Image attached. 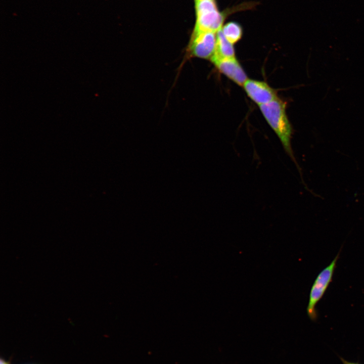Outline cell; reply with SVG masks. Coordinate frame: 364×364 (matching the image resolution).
Returning a JSON list of instances; mask_svg holds the SVG:
<instances>
[{
  "instance_id": "obj_5",
  "label": "cell",
  "mask_w": 364,
  "mask_h": 364,
  "mask_svg": "<svg viewBox=\"0 0 364 364\" xmlns=\"http://www.w3.org/2000/svg\"><path fill=\"white\" fill-rule=\"evenodd\" d=\"M243 87L247 96L258 106L268 103L278 98L277 90L265 81L248 79Z\"/></svg>"
},
{
  "instance_id": "obj_8",
  "label": "cell",
  "mask_w": 364,
  "mask_h": 364,
  "mask_svg": "<svg viewBox=\"0 0 364 364\" xmlns=\"http://www.w3.org/2000/svg\"><path fill=\"white\" fill-rule=\"evenodd\" d=\"M221 30L226 39L233 44L241 38L243 34L241 26L235 22H230L222 26Z\"/></svg>"
},
{
  "instance_id": "obj_7",
  "label": "cell",
  "mask_w": 364,
  "mask_h": 364,
  "mask_svg": "<svg viewBox=\"0 0 364 364\" xmlns=\"http://www.w3.org/2000/svg\"><path fill=\"white\" fill-rule=\"evenodd\" d=\"M235 57L234 44L229 41L223 34L221 29L216 32V51L214 56L210 60L215 59Z\"/></svg>"
},
{
  "instance_id": "obj_9",
  "label": "cell",
  "mask_w": 364,
  "mask_h": 364,
  "mask_svg": "<svg viewBox=\"0 0 364 364\" xmlns=\"http://www.w3.org/2000/svg\"><path fill=\"white\" fill-rule=\"evenodd\" d=\"M340 359H341V361L342 362L343 364H361L359 362H350L346 360L345 359L342 358L341 357H340Z\"/></svg>"
},
{
  "instance_id": "obj_3",
  "label": "cell",
  "mask_w": 364,
  "mask_h": 364,
  "mask_svg": "<svg viewBox=\"0 0 364 364\" xmlns=\"http://www.w3.org/2000/svg\"><path fill=\"white\" fill-rule=\"evenodd\" d=\"M339 256V253L337 254L330 264L318 274L311 286L307 306V314L312 321H315L317 318L316 305L322 298L332 281Z\"/></svg>"
},
{
  "instance_id": "obj_1",
  "label": "cell",
  "mask_w": 364,
  "mask_h": 364,
  "mask_svg": "<svg viewBox=\"0 0 364 364\" xmlns=\"http://www.w3.org/2000/svg\"><path fill=\"white\" fill-rule=\"evenodd\" d=\"M269 125L280 140L288 155L295 161L291 140L292 127L286 113V103L280 98L259 106Z\"/></svg>"
},
{
  "instance_id": "obj_2",
  "label": "cell",
  "mask_w": 364,
  "mask_h": 364,
  "mask_svg": "<svg viewBox=\"0 0 364 364\" xmlns=\"http://www.w3.org/2000/svg\"><path fill=\"white\" fill-rule=\"evenodd\" d=\"M196 22L193 32L216 33L222 27L224 16L217 9L214 0H195Z\"/></svg>"
},
{
  "instance_id": "obj_4",
  "label": "cell",
  "mask_w": 364,
  "mask_h": 364,
  "mask_svg": "<svg viewBox=\"0 0 364 364\" xmlns=\"http://www.w3.org/2000/svg\"><path fill=\"white\" fill-rule=\"evenodd\" d=\"M216 33L193 32L188 47L191 56L211 60L216 51Z\"/></svg>"
},
{
  "instance_id": "obj_10",
  "label": "cell",
  "mask_w": 364,
  "mask_h": 364,
  "mask_svg": "<svg viewBox=\"0 0 364 364\" xmlns=\"http://www.w3.org/2000/svg\"><path fill=\"white\" fill-rule=\"evenodd\" d=\"M1 364H10V363H8V362H7L6 361H5V360L1 359Z\"/></svg>"
},
{
  "instance_id": "obj_6",
  "label": "cell",
  "mask_w": 364,
  "mask_h": 364,
  "mask_svg": "<svg viewBox=\"0 0 364 364\" xmlns=\"http://www.w3.org/2000/svg\"><path fill=\"white\" fill-rule=\"evenodd\" d=\"M218 71L239 85L248 79L242 66L236 58L215 59L211 61Z\"/></svg>"
}]
</instances>
